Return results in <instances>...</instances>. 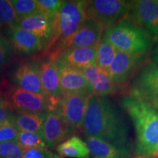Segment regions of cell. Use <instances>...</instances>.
Listing matches in <instances>:
<instances>
[{
  "label": "cell",
  "instance_id": "cell-1",
  "mask_svg": "<svg viewBox=\"0 0 158 158\" xmlns=\"http://www.w3.org/2000/svg\"><path fill=\"white\" fill-rule=\"evenodd\" d=\"M82 132L85 135L101 138L130 154L127 125L106 97L92 94L89 98Z\"/></svg>",
  "mask_w": 158,
  "mask_h": 158
},
{
  "label": "cell",
  "instance_id": "cell-2",
  "mask_svg": "<svg viewBox=\"0 0 158 158\" xmlns=\"http://www.w3.org/2000/svg\"><path fill=\"white\" fill-rule=\"evenodd\" d=\"M121 105L135 127L136 157L147 158L158 146V110L130 94L122 98Z\"/></svg>",
  "mask_w": 158,
  "mask_h": 158
},
{
  "label": "cell",
  "instance_id": "cell-3",
  "mask_svg": "<svg viewBox=\"0 0 158 158\" xmlns=\"http://www.w3.org/2000/svg\"><path fill=\"white\" fill-rule=\"evenodd\" d=\"M87 1H64L53 21V35L46 47L51 57L54 59L63 43L73 35L86 19Z\"/></svg>",
  "mask_w": 158,
  "mask_h": 158
},
{
  "label": "cell",
  "instance_id": "cell-4",
  "mask_svg": "<svg viewBox=\"0 0 158 158\" xmlns=\"http://www.w3.org/2000/svg\"><path fill=\"white\" fill-rule=\"evenodd\" d=\"M102 37L117 51L132 54H146L153 46V40L127 19L104 31Z\"/></svg>",
  "mask_w": 158,
  "mask_h": 158
},
{
  "label": "cell",
  "instance_id": "cell-5",
  "mask_svg": "<svg viewBox=\"0 0 158 158\" xmlns=\"http://www.w3.org/2000/svg\"><path fill=\"white\" fill-rule=\"evenodd\" d=\"M0 98L8 102L17 111L45 113L56 111V106L47 96L31 93L8 83L2 90Z\"/></svg>",
  "mask_w": 158,
  "mask_h": 158
},
{
  "label": "cell",
  "instance_id": "cell-6",
  "mask_svg": "<svg viewBox=\"0 0 158 158\" xmlns=\"http://www.w3.org/2000/svg\"><path fill=\"white\" fill-rule=\"evenodd\" d=\"M131 1L92 0L87 1L86 19L100 23L104 31L126 19Z\"/></svg>",
  "mask_w": 158,
  "mask_h": 158
},
{
  "label": "cell",
  "instance_id": "cell-7",
  "mask_svg": "<svg viewBox=\"0 0 158 158\" xmlns=\"http://www.w3.org/2000/svg\"><path fill=\"white\" fill-rule=\"evenodd\" d=\"M128 92L131 96L152 102L158 100V66L148 60L131 79Z\"/></svg>",
  "mask_w": 158,
  "mask_h": 158
},
{
  "label": "cell",
  "instance_id": "cell-8",
  "mask_svg": "<svg viewBox=\"0 0 158 158\" xmlns=\"http://www.w3.org/2000/svg\"><path fill=\"white\" fill-rule=\"evenodd\" d=\"M126 19L145 31L158 42V0L131 1Z\"/></svg>",
  "mask_w": 158,
  "mask_h": 158
},
{
  "label": "cell",
  "instance_id": "cell-9",
  "mask_svg": "<svg viewBox=\"0 0 158 158\" xmlns=\"http://www.w3.org/2000/svg\"><path fill=\"white\" fill-rule=\"evenodd\" d=\"M148 60V54H132L117 51L108 74L114 83L124 89Z\"/></svg>",
  "mask_w": 158,
  "mask_h": 158
},
{
  "label": "cell",
  "instance_id": "cell-10",
  "mask_svg": "<svg viewBox=\"0 0 158 158\" xmlns=\"http://www.w3.org/2000/svg\"><path fill=\"white\" fill-rule=\"evenodd\" d=\"M90 96L82 94H66L59 100L56 112L64 118L73 133L82 131L83 122Z\"/></svg>",
  "mask_w": 158,
  "mask_h": 158
},
{
  "label": "cell",
  "instance_id": "cell-11",
  "mask_svg": "<svg viewBox=\"0 0 158 158\" xmlns=\"http://www.w3.org/2000/svg\"><path fill=\"white\" fill-rule=\"evenodd\" d=\"M104 29L94 20L86 19L80 27L63 43L55 59L59 54L67 49L81 47H97L103 35Z\"/></svg>",
  "mask_w": 158,
  "mask_h": 158
},
{
  "label": "cell",
  "instance_id": "cell-12",
  "mask_svg": "<svg viewBox=\"0 0 158 158\" xmlns=\"http://www.w3.org/2000/svg\"><path fill=\"white\" fill-rule=\"evenodd\" d=\"M73 131L69 124L56 111L47 112L40 132V136L48 149H56L57 146L66 141Z\"/></svg>",
  "mask_w": 158,
  "mask_h": 158
},
{
  "label": "cell",
  "instance_id": "cell-13",
  "mask_svg": "<svg viewBox=\"0 0 158 158\" xmlns=\"http://www.w3.org/2000/svg\"><path fill=\"white\" fill-rule=\"evenodd\" d=\"M13 81L18 87L46 96L42 86L40 72V62H27L18 66L13 73Z\"/></svg>",
  "mask_w": 158,
  "mask_h": 158
},
{
  "label": "cell",
  "instance_id": "cell-14",
  "mask_svg": "<svg viewBox=\"0 0 158 158\" xmlns=\"http://www.w3.org/2000/svg\"><path fill=\"white\" fill-rule=\"evenodd\" d=\"M40 72L45 94L57 107L59 100L64 95L57 62L51 59L40 62Z\"/></svg>",
  "mask_w": 158,
  "mask_h": 158
},
{
  "label": "cell",
  "instance_id": "cell-15",
  "mask_svg": "<svg viewBox=\"0 0 158 158\" xmlns=\"http://www.w3.org/2000/svg\"><path fill=\"white\" fill-rule=\"evenodd\" d=\"M81 71L86 78L94 95L106 97L124 92V89L114 83L108 74L102 72L97 66H89Z\"/></svg>",
  "mask_w": 158,
  "mask_h": 158
},
{
  "label": "cell",
  "instance_id": "cell-16",
  "mask_svg": "<svg viewBox=\"0 0 158 158\" xmlns=\"http://www.w3.org/2000/svg\"><path fill=\"white\" fill-rule=\"evenodd\" d=\"M60 73L61 85L64 94H82L92 95V91L81 70L57 62Z\"/></svg>",
  "mask_w": 158,
  "mask_h": 158
},
{
  "label": "cell",
  "instance_id": "cell-17",
  "mask_svg": "<svg viewBox=\"0 0 158 158\" xmlns=\"http://www.w3.org/2000/svg\"><path fill=\"white\" fill-rule=\"evenodd\" d=\"M9 37L13 49L20 54L32 55L44 48V43L40 37L16 25L9 27Z\"/></svg>",
  "mask_w": 158,
  "mask_h": 158
},
{
  "label": "cell",
  "instance_id": "cell-18",
  "mask_svg": "<svg viewBox=\"0 0 158 158\" xmlns=\"http://www.w3.org/2000/svg\"><path fill=\"white\" fill-rule=\"evenodd\" d=\"M54 18L46 13L38 12L29 16L19 19L15 25L40 37L44 43V47H46L53 35Z\"/></svg>",
  "mask_w": 158,
  "mask_h": 158
},
{
  "label": "cell",
  "instance_id": "cell-19",
  "mask_svg": "<svg viewBox=\"0 0 158 158\" xmlns=\"http://www.w3.org/2000/svg\"><path fill=\"white\" fill-rule=\"evenodd\" d=\"M54 60L78 70L89 66H97V47L67 49Z\"/></svg>",
  "mask_w": 158,
  "mask_h": 158
},
{
  "label": "cell",
  "instance_id": "cell-20",
  "mask_svg": "<svg viewBox=\"0 0 158 158\" xmlns=\"http://www.w3.org/2000/svg\"><path fill=\"white\" fill-rule=\"evenodd\" d=\"M85 143L92 158H124L130 155L113 144L95 136L85 135Z\"/></svg>",
  "mask_w": 158,
  "mask_h": 158
},
{
  "label": "cell",
  "instance_id": "cell-21",
  "mask_svg": "<svg viewBox=\"0 0 158 158\" xmlns=\"http://www.w3.org/2000/svg\"><path fill=\"white\" fill-rule=\"evenodd\" d=\"M45 113H34V112L18 111L14 114L13 122L19 131H28L38 133L40 135Z\"/></svg>",
  "mask_w": 158,
  "mask_h": 158
},
{
  "label": "cell",
  "instance_id": "cell-22",
  "mask_svg": "<svg viewBox=\"0 0 158 158\" xmlns=\"http://www.w3.org/2000/svg\"><path fill=\"white\" fill-rule=\"evenodd\" d=\"M58 155L62 157L90 158L87 145L78 135H73L56 147Z\"/></svg>",
  "mask_w": 158,
  "mask_h": 158
},
{
  "label": "cell",
  "instance_id": "cell-23",
  "mask_svg": "<svg viewBox=\"0 0 158 158\" xmlns=\"http://www.w3.org/2000/svg\"><path fill=\"white\" fill-rule=\"evenodd\" d=\"M116 51L117 50L115 47L108 40L102 37L97 46V67L99 70L108 74Z\"/></svg>",
  "mask_w": 158,
  "mask_h": 158
},
{
  "label": "cell",
  "instance_id": "cell-24",
  "mask_svg": "<svg viewBox=\"0 0 158 158\" xmlns=\"http://www.w3.org/2000/svg\"><path fill=\"white\" fill-rule=\"evenodd\" d=\"M17 141L23 150L32 148L42 149H48L40 135L33 132L19 131Z\"/></svg>",
  "mask_w": 158,
  "mask_h": 158
},
{
  "label": "cell",
  "instance_id": "cell-25",
  "mask_svg": "<svg viewBox=\"0 0 158 158\" xmlns=\"http://www.w3.org/2000/svg\"><path fill=\"white\" fill-rule=\"evenodd\" d=\"M19 17L15 13L12 2L0 0V23L9 27L16 24Z\"/></svg>",
  "mask_w": 158,
  "mask_h": 158
},
{
  "label": "cell",
  "instance_id": "cell-26",
  "mask_svg": "<svg viewBox=\"0 0 158 158\" xmlns=\"http://www.w3.org/2000/svg\"><path fill=\"white\" fill-rule=\"evenodd\" d=\"M11 2L19 19L40 12L37 0H13Z\"/></svg>",
  "mask_w": 158,
  "mask_h": 158
},
{
  "label": "cell",
  "instance_id": "cell-27",
  "mask_svg": "<svg viewBox=\"0 0 158 158\" xmlns=\"http://www.w3.org/2000/svg\"><path fill=\"white\" fill-rule=\"evenodd\" d=\"M24 150L17 141L0 143V157L21 158Z\"/></svg>",
  "mask_w": 158,
  "mask_h": 158
},
{
  "label": "cell",
  "instance_id": "cell-28",
  "mask_svg": "<svg viewBox=\"0 0 158 158\" xmlns=\"http://www.w3.org/2000/svg\"><path fill=\"white\" fill-rule=\"evenodd\" d=\"M19 132L12 119L0 123V143L17 141Z\"/></svg>",
  "mask_w": 158,
  "mask_h": 158
},
{
  "label": "cell",
  "instance_id": "cell-29",
  "mask_svg": "<svg viewBox=\"0 0 158 158\" xmlns=\"http://www.w3.org/2000/svg\"><path fill=\"white\" fill-rule=\"evenodd\" d=\"M63 2L61 0H37L39 11L54 17L62 7Z\"/></svg>",
  "mask_w": 158,
  "mask_h": 158
},
{
  "label": "cell",
  "instance_id": "cell-30",
  "mask_svg": "<svg viewBox=\"0 0 158 158\" xmlns=\"http://www.w3.org/2000/svg\"><path fill=\"white\" fill-rule=\"evenodd\" d=\"M13 47L8 40L0 34V68L5 66L10 60Z\"/></svg>",
  "mask_w": 158,
  "mask_h": 158
},
{
  "label": "cell",
  "instance_id": "cell-31",
  "mask_svg": "<svg viewBox=\"0 0 158 158\" xmlns=\"http://www.w3.org/2000/svg\"><path fill=\"white\" fill-rule=\"evenodd\" d=\"M13 108L8 102L2 98H0V123L12 119L14 116Z\"/></svg>",
  "mask_w": 158,
  "mask_h": 158
},
{
  "label": "cell",
  "instance_id": "cell-32",
  "mask_svg": "<svg viewBox=\"0 0 158 158\" xmlns=\"http://www.w3.org/2000/svg\"><path fill=\"white\" fill-rule=\"evenodd\" d=\"M49 149H28L23 152V156L21 158H47Z\"/></svg>",
  "mask_w": 158,
  "mask_h": 158
},
{
  "label": "cell",
  "instance_id": "cell-33",
  "mask_svg": "<svg viewBox=\"0 0 158 158\" xmlns=\"http://www.w3.org/2000/svg\"><path fill=\"white\" fill-rule=\"evenodd\" d=\"M149 59H151L152 62L158 66V42H156L155 44L152 46Z\"/></svg>",
  "mask_w": 158,
  "mask_h": 158
},
{
  "label": "cell",
  "instance_id": "cell-34",
  "mask_svg": "<svg viewBox=\"0 0 158 158\" xmlns=\"http://www.w3.org/2000/svg\"><path fill=\"white\" fill-rule=\"evenodd\" d=\"M147 158H158V146L152 152V153Z\"/></svg>",
  "mask_w": 158,
  "mask_h": 158
},
{
  "label": "cell",
  "instance_id": "cell-35",
  "mask_svg": "<svg viewBox=\"0 0 158 158\" xmlns=\"http://www.w3.org/2000/svg\"><path fill=\"white\" fill-rule=\"evenodd\" d=\"M47 158H64V157H62V156L58 155V154L51 152L50 150H49L48 155H47Z\"/></svg>",
  "mask_w": 158,
  "mask_h": 158
},
{
  "label": "cell",
  "instance_id": "cell-36",
  "mask_svg": "<svg viewBox=\"0 0 158 158\" xmlns=\"http://www.w3.org/2000/svg\"><path fill=\"white\" fill-rule=\"evenodd\" d=\"M150 104L153 106L154 108H156V109L158 110V100H155V101H153L152 102H150Z\"/></svg>",
  "mask_w": 158,
  "mask_h": 158
},
{
  "label": "cell",
  "instance_id": "cell-37",
  "mask_svg": "<svg viewBox=\"0 0 158 158\" xmlns=\"http://www.w3.org/2000/svg\"><path fill=\"white\" fill-rule=\"evenodd\" d=\"M5 79H1L0 78V91H1V89L2 87L3 84H4V82H5Z\"/></svg>",
  "mask_w": 158,
  "mask_h": 158
},
{
  "label": "cell",
  "instance_id": "cell-38",
  "mask_svg": "<svg viewBox=\"0 0 158 158\" xmlns=\"http://www.w3.org/2000/svg\"><path fill=\"white\" fill-rule=\"evenodd\" d=\"M135 158H138V157H135Z\"/></svg>",
  "mask_w": 158,
  "mask_h": 158
},
{
  "label": "cell",
  "instance_id": "cell-39",
  "mask_svg": "<svg viewBox=\"0 0 158 158\" xmlns=\"http://www.w3.org/2000/svg\"><path fill=\"white\" fill-rule=\"evenodd\" d=\"M0 158H1V157H0Z\"/></svg>",
  "mask_w": 158,
  "mask_h": 158
}]
</instances>
